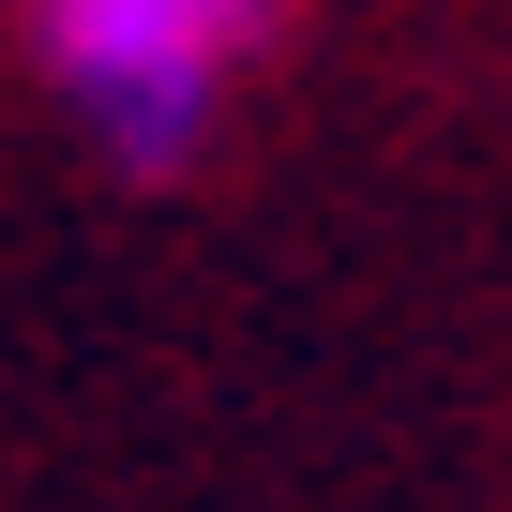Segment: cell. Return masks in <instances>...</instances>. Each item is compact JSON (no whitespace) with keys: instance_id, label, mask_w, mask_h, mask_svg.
<instances>
[{"instance_id":"obj_1","label":"cell","mask_w":512,"mask_h":512,"mask_svg":"<svg viewBox=\"0 0 512 512\" xmlns=\"http://www.w3.org/2000/svg\"><path fill=\"white\" fill-rule=\"evenodd\" d=\"M287 16L302 0H16V61L121 181H181L211 166L226 106L287 61Z\"/></svg>"}]
</instances>
